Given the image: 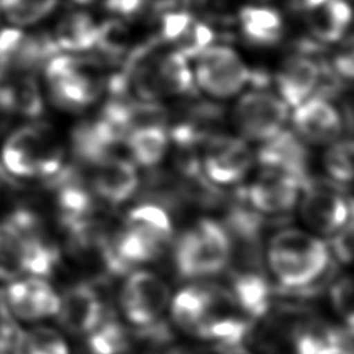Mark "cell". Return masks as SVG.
Masks as SVG:
<instances>
[{
  "mask_svg": "<svg viewBox=\"0 0 354 354\" xmlns=\"http://www.w3.org/2000/svg\"><path fill=\"white\" fill-rule=\"evenodd\" d=\"M120 77L127 94L144 102L187 95L195 87L188 59L159 40L133 50Z\"/></svg>",
  "mask_w": 354,
  "mask_h": 354,
  "instance_id": "cell-1",
  "label": "cell"
},
{
  "mask_svg": "<svg viewBox=\"0 0 354 354\" xmlns=\"http://www.w3.org/2000/svg\"><path fill=\"white\" fill-rule=\"evenodd\" d=\"M267 257L278 282L274 292H295L313 285L332 263L326 243L300 230L277 232Z\"/></svg>",
  "mask_w": 354,
  "mask_h": 354,
  "instance_id": "cell-2",
  "label": "cell"
},
{
  "mask_svg": "<svg viewBox=\"0 0 354 354\" xmlns=\"http://www.w3.org/2000/svg\"><path fill=\"white\" fill-rule=\"evenodd\" d=\"M65 151L46 123H28L10 133L0 151V167L15 181L47 180L64 167Z\"/></svg>",
  "mask_w": 354,
  "mask_h": 354,
  "instance_id": "cell-3",
  "label": "cell"
},
{
  "mask_svg": "<svg viewBox=\"0 0 354 354\" xmlns=\"http://www.w3.org/2000/svg\"><path fill=\"white\" fill-rule=\"evenodd\" d=\"M43 72L48 97L62 111L86 109L106 86L98 59L72 53L55 54L46 62Z\"/></svg>",
  "mask_w": 354,
  "mask_h": 354,
  "instance_id": "cell-4",
  "label": "cell"
},
{
  "mask_svg": "<svg viewBox=\"0 0 354 354\" xmlns=\"http://www.w3.org/2000/svg\"><path fill=\"white\" fill-rule=\"evenodd\" d=\"M173 259L181 278L194 279L221 272L230 261V238L221 223L202 218L176 239Z\"/></svg>",
  "mask_w": 354,
  "mask_h": 354,
  "instance_id": "cell-5",
  "label": "cell"
},
{
  "mask_svg": "<svg viewBox=\"0 0 354 354\" xmlns=\"http://www.w3.org/2000/svg\"><path fill=\"white\" fill-rule=\"evenodd\" d=\"M194 83L212 98H230L239 94L252 80L241 55L225 44H210L195 57L191 68Z\"/></svg>",
  "mask_w": 354,
  "mask_h": 354,
  "instance_id": "cell-6",
  "label": "cell"
},
{
  "mask_svg": "<svg viewBox=\"0 0 354 354\" xmlns=\"http://www.w3.org/2000/svg\"><path fill=\"white\" fill-rule=\"evenodd\" d=\"M288 118L289 106L278 95L260 88L239 95L231 112L239 137L261 144L283 130Z\"/></svg>",
  "mask_w": 354,
  "mask_h": 354,
  "instance_id": "cell-7",
  "label": "cell"
},
{
  "mask_svg": "<svg viewBox=\"0 0 354 354\" xmlns=\"http://www.w3.org/2000/svg\"><path fill=\"white\" fill-rule=\"evenodd\" d=\"M301 194L300 216L313 230L333 235L351 220V199L342 184L308 177Z\"/></svg>",
  "mask_w": 354,
  "mask_h": 354,
  "instance_id": "cell-8",
  "label": "cell"
},
{
  "mask_svg": "<svg viewBox=\"0 0 354 354\" xmlns=\"http://www.w3.org/2000/svg\"><path fill=\"white\" fill-rule=\"evenodd\" d=\"M254 163V153L241 137L216 134L205 142L201 165L205 176L216 185L239 183Z\"/></svg>",
  "mask_w": 354,
  "mask_h": 354,
  "instance_id": "cell-9",
  "label": "cell"
},
{
  "mask_svg": "<svg viewBox=\"0 0 354 354\" xmlns=\"http://www.w3.org/2000/svg\"><path fill=\"white\" fill-rule=\"evenodd\" d=\"M167 303L169 289L166 283L148 271L131 272L120 292L122 311L137 329L159 321Z\"/></svg>",
  "mask_w": 354,
  "mask_h": 354,
  "instance_id": "cell-10",
  "label": "cell"
},
{
  "mask_svg": "<svg viewBox=\"0 0 354 354\" xmlns=\"http://www.w3.org/2000/svg\"><path fill=\"white\" fill-rule=\"evenodd\" d=\"M51 33H29L19 28L0 29V69L33 73L58 54Z\"/></svg>",
  "mask_w": 354,
  "mask_h": 354,
  "instance_id": "cell-11",
  "label": "cell"
},
{
  "mask_svg": "<svg viewBox=\"0 0 354 354\" xmlns=\"http://www.w3.org/2000/svg\"><path fill=\"white\" fill-rule=\"evenodd\" d=\"M304 183L297 177L275 170L261 169L243 189L248 203L261 214L279 216L290 212L299 202Z\"/></svg>",
  "mask_w": 354,
  "mask_h": 354,
  "instance_id": "cell-12",
  "label": "cell"
},
{
  "mask_svg": "<svg viewBox=\"0 0 354 354\" xmlns=\"http://www.w3.org/2000/svg\"><path fill=\"white\" fill-rule=\"evenodd\" d=\"M1 293L6 308L14 319L37 322L57 315L59 308L58 293L41 277L15 279Z\"/></svg>",
  "mask_w": 354,
  "mask_h": 354,
  "instance_id": "cell-13",
  "label": "cell"
},
{
  "mask_svg": "<svg viewBox=\"0 0 354 354\" xmlns=\"http://www.w3.org/2000/svg\"><path fill=\"white\" fill-rule=\"evenodd\" d=\"M292 123L297 137L311 145H328L343 130L340 112L325 95H310L293 108Z\"/></svg>",
  "mask_w": 354,
  "mask_h": 354,
  "instance_id": "cell-14",
  "label": "cell"
},
{
  "mask_svg": "<svg viewBox=\"0 0 354 354\" xmlns=\"http://www.w3.org/2000/svg\"><path fill=\"white\" fill-rule=\"evenodd\" d=\"M159 41L183 54L187 59L195 58L213 44L212 28L191 12L178 8L166 10L159 19Z\"/></svg>",
  "mask_w": 354,
  "mask_h": 354,
  "instance_id": "cell-15",
  "label": "cell"
},
{
  "mask_svg": "<svg viewBox=\"0 0 354 354\" xmlns=\"http://www.w3.org/2000/svg\"><path fill=\"white\" fill-rule=\"evenodd\" d=\"M91 167L88 185L93 194L108 205L129 201L140 187V176L131 160L111 155Z\"/></svg>",
  "mask_w": 354,
  "mask_h": 354,
  "instance_id": "cell-16",
  "label": "cell"
},
{
  "mask_svg": "<svg viewBox=\"0 0 354 354\" xmlns=\"http://www.w3.org/2000/svg\"><path fill=\"white\" fill-rule=\"evenodd\" d=\"M108 311L95 288L88 282H80L69 286L59 296V308L55 317L66 330L75 335H87Z\"/></svg>",
  "mask_w": 354,
  "mask_h": 354,
  "instance_id": "cell-17",
  "label": "cell"
},
{
  "mask_svg": "<svg viewBox=\"0 0 354 354\" xmlns=\"http://www.w3.org/2000/svg\"><path fill=\"white\" fill-rule=\"evenodd\" d=\"M43 112V91L35 75L0 69V113L39 119Z\"/></svg>",
  "mask_w": 354,
  "mask_h": 354,
  "instance_id": "cell-18",
  "label": "cell"
},
{
  "mask_svg": "<svg viewBox=\"0 0 354 354\" xmlns=\"http://www.w3.org/2000/svg\"><path fill=\"white\" fill-rule=\"evenodd\" d=\"M353 328H336L317 319L297 321L290 330L295 354H353Z\"/></svg>",
  "mask_w": 354,
  "mask_h": 354,
  "instance_id": "cell-19",
  "label": "cell"
},
{
  "mask_svg": "<svg viewBox=\"0 0 354 354\" xmlns=\"http://www.w3.org/2000/svg\"><path fill=\"white\" fill-rule=\"evenodd\" d=\"M254 159L261 169H275L289 173L306 183L308 176V151L295 131L281 130L263 142Z\"/></svg>",
  "mask_w": 354,
  "mask_h": 354,
  "instance_id": "cell-20",
  "label": "cell"
},
{
  "mask_svg": "<svg viewBox=\"0 0 354 354\" xmlns=\"http://www.w3.org/2000/svg\"><path fill=\"white\" fill-rule=\"evenodd\" d=\"M321 77V69L315 61L303 54L286 57L275 72L278 97L289 106L296 108L314 94Z\"/></svg>",
  "mask_w": 354,
  "mask_h": 354,
  "instance_id": "cell-21",
  "label": "cell"
},
{
  "mask_svg": "<svg viewBox=\"0 0 354 354\" xmlns=\"http://www.w3.org/2000/svg\"><path fill=\"white\" fill-rule=\"evenodd\" d=\"M301 10L310 33L321 43L343 39L350 26L351 10L346 0H301Z\"/></svg>",
  "mask_w": 354,
  "mask_h": 354,
  "instance_id": "cell-22",
  "label": "cell"
},
{
  "mask_svg": "<svg viewBox=\"0 0 354 354\" xmlns=\"http://www.w3.org/2000/svg\"><path fill=\"white\" fill-rule=\"evenodd\" d=\"M230 293L245 315L250 319L263 318L271 307L274 289L270 285L264 270L231 271Z\"/></svg>",
  "mask_w": 354,
  "mask_h": 354,
  "instance_id": "cell-23",
  "label": "cell"
},
{
  "mask_svg": "<svg viewBox=\"0 0 354 354\" xmlns=\"http://www.w3.org/2000/svg\"><path fill=\"white\" fill-rule=\"evenodd\" d=\"M235 19L242 37L253 46L268 47L277 44L283 36V19L272 7L243 6Z\"/></svg>",
  "mask_w": 354,
  "mask_h": 354,
  "instance_id": "cell-24",
  "label": "cell"
},
{
  "mask_svg": "<svg viewBox=\"0 0 354 354\" xmlns=\"http://www.w3.org/2000/svg\"><path fill=\"white\" fill-rule=\"evenodd\" d=\"M217 285L194 283L181 289L171 301L173 321L185 332L196 333L214 299Z\"/></svg>",
  "mask_w": 354,
  "mask_h": 354,
  "instance_id": "cell-25",
  "label": "cell"
},
{
  "mask_svg": "<svg viewBox=\"0 0 354 354\" xmlns=\"http://www.w3.org/2000/svg\"><path fill=\"white\" fill-rule=\"evenodd\" d=\"M98 22L84 11H71L57 22L51 37L59 53H84L94 48Z\"/></svg>",
  "mask_w": 354,
  "mask_h": 354,
  "instance_id": "cell-26",
  "label": "cell"
},
{
  "mask_svg": "<svg viewBox=\"0 0 354 354\" xmlns=\"http://www.w3.org/2000/svg\"><path fill=\"white\" fill-rule=\"evenodd\" d=\"M169 133L166 126L147 124L133 129L124 140V144L134 165L145 169L158 166L166 156L169 148Z\"/></svg>",
  "mask_w": 354,
  "mask_h": 354,
  "instance_id": "cell-27",
  "label": "cell"
},
{
  "mask_svg": "<svg viewBox=\"0 0 354 354\" xmlns=\"http://www.w3.org/2000/svg\"><path fill=\"white\" fill-rule=\"evenodd\" d=\"M124 224L149 235V238L156 239L165 248L173 235V225L167 210L152 202H144L129 210Z\"/></svg>",
  "mask_w": 354,
  "mask_h": 354,
  "instance_id": "cell-28",
  "label": "cell"
},
{
  "mask_svg": "<svg viewBox=\"0 0 354 354\" xmlns=\"http://www.w3.org/2000/svg\"><path fill=\"white\" fill-rule=\"evenodd\" d=\"M90 354H126L129 336L119 321L108 311L100 324L87 333Z\"/></svg>",
  "mask_w": 354,
  "mask_h": 354,
  "instance_id": "cell-29",
  "label": "cell"
},
{
  "mask_svg": "<svg viewBox=\"0 0 354 354\" xmlns=\"http://www.w3.org/2000/svg\"><path fill=\"white\" fill-rule=\"evenodd\" d=\"M58 0H0L1 14L15 26H30L48 17Z\"/></svg>",
  "mask_w": 354,
  "mask_h": 354,
  "instance_id": "cell-30",
  "label": "cell"
},
{
  "mask_svg": "<svg viewBox=\"0 0 354 354\" xmlns=\"http://www.w3.org/2000/svg\"><path fill=\"white\" fill-rule=\"evenodd\" d=\"M322 166L330 180L347 184L353 178V141L337 138L326 145L322 155Z\"/></svg>",
  "mask_w": 354,
  "mask_h": 354,
  "instance_id": "cell-31",
  "label": "cell"
},
{
  "mask_svg": "<svg viewBox=\"0 0 354 354\" xmlns=\"http://www.w3.org/2000/svg\"><path fill=\"white\" fill-rule=\"evenodd\" d=\"M25 274L18 238L0 221V282H12Z\"/></svg>",
  "mask_w": 354,
  "mask_h": 354,
  "instance_id": "cell-32",
  "label": "cell"
},
{
  "mask_svg": "<svg viewBox=\"0 0 354 354\" xmlns=\"http://www.w3.org/2000/svg\"><path fill=\"white\" fill-rule=\"evenodd\" d=\"M129 44V30L124 24L112 18L98 24L97 40L93 50H98L106 59H116L123 55Z\"/></svg>",
  "mask_w": 354,
  "mask_h": 354,
  "instance_id": "cell-33",
  "label": "cell"
},
{
  "mask_svg": "<svg viewBox=\"0 0 354 354\" xmlns=\"http://www.w3.org/2000/svg\"><path fill=\"white\" fill-rule=\"evenodd\" d=\"M332 307L347 321V326L353 328V282L348 275L330 283Z\"/></svg>",
  "mask_w": 354,
  "mask_h": 354,
  "instance_id": "cell-34",
  "label": "cell"
},
{
  "mask_svg": "<svg viewBox=\"0 0 354 354\" xmlns=\"http://www.w3.org/2000/svg\"><path fill=\"white\" fill-rule=\"evenodd\" d=\"M330 248L340 263L348 264L353 256V224L351 220L333 234Z\"/></svg>",
  "mask_w": 354,
  "mask_h": 354,
  "instance_id": "cell-35",
  "label": "cell"
},
{
  "mask_svg": "<svg viewBox=\"0 0 354 354\" xmlns=\"http://www.w3.org/2000/svg\"><path fill=\"white\" fill-rule=\"evenodd\" d=\"M242 1L243 0H196V4L207 17L224 19L232 17L234 12L236 15L239 8L243 7L241 4Z\"/></svg>",
  "mask_w": 354,
  "mask_h": 354,
  "instance_id": "cell-36",
  "label": "cell"
},
{
  "mask_svg": "<svg viewBox=\"0 0 354 354\" xmlns=\"http://www.w3.org/2000/svg\"><path fill=\"white\" fill-rule=\"evenodd\" d=\"M333 71L340 77L350 80L353 76V51L351 47L339 53L333 59Z\"/></svg>",
  "mask_w": 354,
  "mask_h": 354,
  "instance_id": "cell-37",
  "label": "cell"
},
{
  "mask_svg": "<svg viewBox=\"0 0 354 354\" xmlns=\"http://www.w3.org/2000/svg\"><path fill=\"white\" fill-rule=\"evenodd\" d=\"M18 329L14 319L0 321V354H10V347Z\"/></svg>",
  "mask_w": 354,
  "mask_h": 354,
  "instance_id": "cell-38",
  "label": "cell"
},
{
  "mask_svg": "<svg viewBox=\"0 0 354 354\" xmlns=\"http://www.w3.org/2000/svg\"><path fill=\"white\" fill-rule=\"evenodd\" d=\"M144 354H189V353L183 347L171 344V342H162V343H153L152 347Z\"/></svg>",
  "mask_w": 354,
  "mask_h": 354,
  "instance_id": "cell-39",
  "label": "cell"
},
{
  "mask_svg": "<svg viewBox=\"0 0 354 354\" xmlns=\"http://www.w3.org/2000/svg\"><path fill=\"white\" fill-rule=\"evenodd\" d=\"M7 318H12V317L8 314V311L6 308V304H4V300H3V293L0 290V321L1 319H7Z\"/></svg>",
  "mask_w": 354,
  "mask_h": 354,
  "instance_id": "cell-40",
  "label": "cell"
},
{
  "mask_svg": "<svg viewBox=\"0 0 354 354\" xmlns=\"http://www.w3.org/2000/svg\"><path fill=\"white\" fill-rule=\"evenodd\" d=\"M75 4H79V6H88L91 3H94L95 0H72Z\"/></svg>",
  "mask_w": 354,
  "mask_h": 354,
  "instance_id": "cell-41",
  "label": "cell"
},
{
  "mask_svg": "<svg viewBox=\"0 0 354 354\" xmlns=\"http://www.w3.org/2000/svg\"><path fill=\"white\" fill-rule=\"evenodd\" d=\"M0 17H1V11H0Z\"/></svg>",
  "mask_w": 354,
  "mask_h": 354,
  "instance_id": "cell-42",
  "label": "cell"
}]
</instances>
